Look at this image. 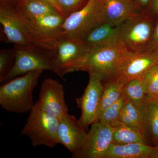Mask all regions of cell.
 <instances>
[{
	"instance_id": "8992f818",
	"label": "cell",
	"mask_w": 158,
	"mask_h": 158,
	"mask_svg": "<svg viewBox=\"0 0 158 158\" xmlns=\"http://www.w3.org/2000/svg\"><path fill=\"white\" fill-rule=\"evenodd\" d=\"M17 11L30 44L48 50H53L60 39V27L65 18L59 13L29 18Z\"/></svg>"
},
{
	"instance_id": "f1b7e54d",
	"label": "cell",
	"mask_w": 158,
	"mask_h": 158,
	"mask_svg": "<svg viewBox=\"0 0 158 158\" xmlns=\"http://www.w3.org/2000/svg\"><path fill=\"white\" fill-rule=\"evenodd\" d=\"M119 121L121 122L122 123H124V124L130 127L134 128L136 129L139 131L137 129L135 125L133 122L132 119L130 118L129 116H128L127 113H126L125 110L123 109V108L122 111L121 115H120Z\"/></svg>"
},
{
	"instance_id": "d590c367",
	"label": "cell",
	"mask_w": 158,
	"mask_h": 158,
	"mask_svg": "<svg viewBox=\"0 0 158 158\" xmlns=\"http://www.w3.org/2000/svg\"></svg>"
},
{
	"instance_id": "52a82bcc",
	"label": "cell",
	"mask_w": 158,
	"mask_h": 158,
	"mask_svg": "<svg viewBox=\"0 0 158 158\" xmlns=\"http://www.w3.org/2000/svg\"><path fill=\"white\" fill-rule=\"evenodd\" d=\"M14 65L4 78L3 82L37 70H50L54 73L52 50L37 46H15Z\"/></svg>"
},
{
	"instance_id": "4fadbf2b",
	"label": "cell",
	"mask_w": 158,
	"mask_h": 158,
	"mask_svg": "<svg viewBox=\"0 0 158 158\" xmlns=\"http://www.w3.org/2000/svg\"><path fill=\"white\" fill-rule=\"evenodd\" d=\"M58 136L59 144L66 148L73 156L85 145L88 132L78 120L68 113L59 119Z\"/></svg>"
},
{
	"instance_id": "1f68e13d",
	"label": "cell",
	"mask_w": 158,
	"mask_h": 158,
	"mask_svg": "<svg viewBox=\"0 0 158 158\" xmlns=\"http://www.w3.org/2000/svg\"><path fill=\"white\" fill-rule=\"evenodd\" d=\"M21 0H0V2L5 3L13 8H17Z\"/></svg>"
},
{
	"instance_id": "277c9868",
	"label": "cell",
	"mask_w": 158,
	"mask_h": 158,
	"mask_svg": "<svg viewBox=\"0 0 158 158\" xmlns=\"http://www.w3.org/2000/svg\"><path fill=\"white\" fill-rule=\"evenodd\" d=\"M103 22L102 0H88L83 8L65 18L60 27V38L83 42L94 28Z\"/></svg>"
},
{
	"instance_id": "f546056e",
	"label": "cell",
	"mask_w": 158,
	"mask_h": 158,
	"mask_svg": "<svg viewBox=\"0 0 158 158\" xmlns=\"http://www.w3.org/2000/svg\"><path fill=\"white\" fill-rule=\"evenodd\" d=\"M146 14L154 18L158 19V0H152Z\"/></svg>"
},
{
	"instance_id": "6da1fadb",
	"label": "cell",
	"mask_w": 158,
	"mask_h": 158,
	"mask_svg": "<svg viewBox=\"0 0 158 158\" xmlns=\"http://www.w3.org/2000/svg\"><path fill=\"white\" fill-rule=\"evenodd\" d=\"M43 70L31 72L11 79L0 88V106L4 110L22 114L28 113L34 104L33 92Z\"/></svg>"
},
{
	"instance_id": "484cf974",
	"label": "cell",
	"mask_w": 158,
	"mask_h": 158,
	"mask_svg": "<svg viewBox=\"0 0 158 158\" xmlns=\"http://www.w3.org/2000/svg\"><path fill=\"white\" fill-rule=\"evenodd\" d=\"M88 2V0H57L60 13L65 18L81 9Z\"/></svg>"
},
{
	"instance_id": "d6a6232c",
	"label": "cell",
	"mask_w": 158,
	"mask_h": 158,
	"mask_svg": "<svg viewBox=\"0 0 158 158\" xmlns=\"http://www.w3.org/2000/svg\"><path fill=\"white\" fill-rule=\"evenodd\" d=\"M45 1H47V2H49L51 3V4H52V5L59 10V12H60V11H59V5H58V2H57V0H45Z\"/></svg>"
},
{
	"instance_id": "7402d4cb",
	"label": "cell",
	"mask_w": 158,
	"mask_h": 158,
	"mask_svg": "<svg viewBox=\"0 0 158 158\" xmlns=\"http://www.w3.org/2000/svg\"><path fill=\"white\" fill-rule=\"evenodd\" d=\"M123 94L127 99L138 107L148 98L147 91L141 78L133 79L124 84Z\"/></svg>"
},
{
	"instance_id": "cb8c5ba5",
	"label": "cell",
	"mask_w": 158,
	"mask_h": 158,
	"mask_svg": "<svg viewBox=\"0 0 158 158\" xmlns=\"http://www.w3.org/2000/svg\"><path fill=\"white\" fill-rule=\"evenodd\" d=\"M140 78L146 88L147 98H158V63L146 71Z\"/></svg>"
},
{
	"instance_id": "7c38bea8",
	"label": "cell",
	"mask_w": 158,
	"mask_h": 158,
	"mask_svg": "<svg viewBox=\"0 0 158 158\" xmlns=\"http://www.w3.org/2000/svg\"><path fill=\"white\" fill-rule=\"evenodd\" d=\"M88 52L83 42L60 38L53 50L54 73L62 78L70 73L73 66Z\"/></svg>"
},
{
	"instance_id": "83f0119b",
	"label": "cell",
	"mask_w": 158,
	"mask_h": 158,
	"mask_svg": "<svg viewBox=\"0 0 158 158\" xmlns=\"http://www.w3.org/2000/svg\"><path fill=\"white\" fill-rule=\"evenodd\" d=\"M137 7L138 13H146L152 0H132Z\"/></svg>"
},
{
	"instance_id": "ac0fdd59",
	"label": "cell",
	"mask_w": 158,
	"mask_h": 158,
	"mask_svg": "<svg viewBox=\"0 0 158 158\" xmlns=\"http://www.w3.org/2000/svg\"><path fill=\"white\" fill-rule=\"evenodd\" d=\"M144 135L150 144L156 145L158 141V106L146 99L138 107Z\"/></svg>"
},
{
	"instance_id": "9a60e30c",
	"label": "cell",
	"mask_w": 158,
	"mask_h": 158,
	"mask_svg": "<svg viewBox=\"0 0 158 158\" xmlns=\"http://www.w3.org/2000/svg\"><path fill=\"white\" fill-rule=\"evenodd\" d=\"M103 22L119 25L125 20L138 14L132 0H102Z\"/></svg>"
},
{
	"instance_id": "8fae6325",
	"label": "cell",
	"mask_w": 158,
	"mask_h": 158,
	"mask_svg": "<svg viewBox=\"0 0 158 158\" xmlns=\"http://www.w3.org/2000/svg\"><path fill=\"white\" fill-rule=\"evenodd\" d=\"M37 101L41 110L58 119L69 113L64 88L56 80L48 78L43 81Z\"/></svg>"
},
{
	"instance_id": "603a6c76",
	"label": "cell",
	"mask_w": 158,
	"mask_h": 158,
	"mask_svg": "<svg viewBox=\"0 0 158 158\" xmlns=\"http://www.w3.org/2000/svg\"><path fill=\"white\" fill-rule=\"evenodd\" d=\"M123 93L120 98L106 109L99 119V122L113 126L119 121L120 115L126 101Z\"/></svg>"
},
{
	"instance_id": "2e32d148",
	"label": "cell",
	"mask_w": 158,
	"mask_h": 158,
	"mask_svg": "<svg viewBox=\"0 0 158 158\" xmlns=\"http://www.w3.org/2000/svg\"><path fill=\"white\" fill-rule=\"evenodd\" d=\"M103 158H158V147L141 143H112Z\"/></svg>"
},
{
	"instance_id": "d6986e66",
	"label": "cell",
	"mask_w": 158,
	"mask_h": 158,
	"mask_svg": "<svg viewBox=\"0 0 158 158\" xmlns=\"http://www.w3.org/2000/svg\"><path fill=\"white\" fill-rule=\"evenodd\" d=\"M16 9L29 18L60 13L52 4L45 0H21Z\"/></svg>"
},
{
	"instance_id": "5bb4252c",
	"label": "cell",
	"mask_w": 158,
	"mask_h": 158,
	"mask_svg": "<svg viewBox=\"0 0 158 158\" xmlns=\"http://www.w3.org/2000/svg\"><path fill=\"white\" fill-rule=\"evenodd\" d=\"M0 23L7 42L16 46L32 45L17 10L7 4L0 2Z\"/></svg>"
},
{
	"instance_id": "836d02e7",
	"label": "cell",
	"mask_w": 158,
	"mask_h": 158,
	"mask_svg": "<svg viewBox=\"0 0 158 158\" xmlns=\"http://www.w3.org/2000/svg\"><path fill=\"white\" fill-rule=\"evenodd\" d=\"M148 99L152 101L153 102L156 103V104L158 106V98H148Z\"/></svg>"
},
{
	"instance_id": "4dcf8cb0",
	"label": "cell",
	"mask_w": 158,
	"mask_h": 158,
	"mask_svg": "<svg viewBox=\"0 0 158 158\" xmlns=\"http://www.w3.org/2000/svg\"><path fill=\"white\" fill-rule=\"evenodd\" d=\"M158 47V19H156L153 33L148 49Z\"/></svg>"
},
{
	"instance_id": "e575fe53",
	"label": "cell",
	"mask_w": 158,
	"mask_h": 158,
	"mask_svg": "<svg viewBox=\"0 0 158 158\" xmlns=\"http://www.w3.org/2000/svg\"><path fill=\"white\" fill-rule=\"evenodd\" d=\"M156 146H157V147H158V141L156 145Z\"/></svg>"
},
{
	"instance_id": "d4e9b609",
	"label": "cell",
	"mask_w": 158,
	"mask_h": 158,
	"mask_svg": "<svg viewBox=\"0 0 158 158\" xmlns=\"http://www.w3.org/2000/svg\"><path fill=\"white\" fill-rule=\"evenodd\" d=\"M15 51L11 50H2L0 52V82L2 83L6 76L14 65Z\"/></svg>"
},
{
	"instance_id": "44dd1931",
	"label": "cell",
	"mask_w": 158,
	"mask_h": 158,
	"mask_svg": "<svg viewBox=\"0 0 158 158\" xmlns=\"http://www.w3.org/2000/svg\"><path fill=\"white\" fill-rule=\"evenodd\" d=\"M104 81L100 106L95 122L98 121L105 110L118 100L123 93L124 83L112 79H108L103 82Z\"/></svg>"
},
{
	"instance_id": "9c48e42d",
	"label": "cell",
	"mask_w": 158,
	"mask_h": 158,
	"mask_svg": "<svg viewBox=\"0 0 158 158\" xmlns=\"http://www.w3.org/2000/svg\"><path fill=\"white\" fill-rule=\"evenodd\" d=\"M98 76L90 74L88 86L81 97L76 99L78 108L81 111L79 123L85 129L96 122L98 115L103 84Z\"/></svg>"
},
{
	"instance_id": "3957f363",
	"label": "cell",
	"mask_w": 158,
	"mask_h": 158,
	"mask_svg": "<svg viewBox=\"0 0 158 158\" xmlns=\"http://www.w3.org/2000/svg\"><path fill=\"white\" fill-rule=\"evenodd\" d=\"M156 21L146 13H138L119 25L118 41L128 53H138L148 49Z\"/></svg>"
},
{
	"instance_id": "7a4b0ae2",
	"label": "cell",
	"mask_w": 158,
	"mask_h": 158,
	"mask_svg": "<svg viewBox=\"0 0 158 158\" xmlns=\"http://www.w3.org/2000/svg\"><path fill=\"white\" fill-rule=\"evenodd\" d=\"M127 53L119 41L88 51L75 63L70 73L87 72L98 76L104 81L111 77L119 59Z\"/></svg>"
},
{
	"instance_id": "ffe728a7",
	"label": "cell",
	"mask_w": 158,
	"mask_h": 158,
	"mask_svg": "<svg viewBox=\"0 0 158 158\" xmlns=\"http://www.w3.org/2000/svg\"><path fill=\"white\" fill-rule=\"evenodd\" d=\"M113 143L125 144L141 143L150 145L144 135L138 130L130 127L119 121L114 124Z\"/></svg>"
},
{
	"instance_id": "5b68a950",
	"label": "cell",
	"mask_w": 158,
	"mask_h": 158,
	"mask_svg": "<svg viewBox=\"0 0 158 158\" xmlns=\"http://www.w3.org/2000/svg\"><path fill=\"white\" fill-rule=\"evenodd\" d=\"M59 119L41 110L37 101L30 111L21 133L30 138L34 147L45 146L52 148L59 144Z\"/></svg>"
},
{
	"instance_id": "4316f807",
	"label": "cell",
	"mask_w": 158,
	"mask_h": 158,
	"mask_svg": "<svg viewBox=\"0 0 158 158\" xmlns=\"http://www.w3.org/2000/svg\"><path fill=\"white\" fill-rule=\"evenodd\" d=\"M123 109L125 110L130 118L135 125L137 129L144 135V131L141 125L140 113L135 105L129 100L126 99L123 106Z\"/></svg>"
},
{
	"instance_id": "ba28073f",
	"label": "cell",
	"mask_w": 158,
	"mask_h": 158,
	"mask_svg": "<svg viewBox=\"0 0 158 158\" xmlns=\"http://www.w3.org/2000/svg\"><path fill=\"white\" fill-rule=\"evenodd\" d=\"M158 62V47L138 53H127L119 59L113 75L108 79L125 84L133 79L140 78Z\"/></svg>"
},
{
	"instance_id": "30bf717a",
	"label": "cell",
	"mask_w": 158,
	"mask_h": 158,
	"mask_svg": "<svg viewBox=\"0 0 158 158\" xmlns=\"http://www.w3.org/2000/svg\"><path fill=\"white\" fill-rule=\"evenodd\" d=\"M113 127L101 123H94L88 132L85 145L73 158H103L113 143Z\"/></svg>"
},
{
	"instance_id": "e0dca14e",
	"label": "cell",
	"mask_w": 158,
	"mask_h": 158,
	"mask_svg": "<svg viewBox=\"0 0 158 158\" xmlns=\"http://www.w3.org/2000/svg\"><path fill=\"white\" fill-rule=\"evenodd\" d=\"M119 25L104 23L92 30L83 41L88 51L118 42Z\"/></svg>"
}]
</instances>
